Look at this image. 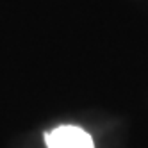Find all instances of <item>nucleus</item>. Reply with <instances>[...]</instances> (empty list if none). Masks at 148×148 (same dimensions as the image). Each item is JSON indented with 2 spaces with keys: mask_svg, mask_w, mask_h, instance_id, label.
I'll list each match as a JSON object with an SVG mask.
<instances>
[{
  "mask_svg": "<svg viewBox=\"0 0 148 148\" xmlns=\"http://www.w3.org/2000/svg\"><path fill=\"white\" fill-rule=\"evenodd\" d=\"M48 148H95L91 136L75 125H61L45 134Z\"/></svg>",
  "mask_w": 148,
  "mask_h": 148,
  "instance_id": "obj_1",
  "label": "nucleus"
}]
</instances>
